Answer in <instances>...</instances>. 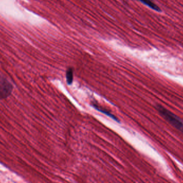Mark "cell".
Returning a JSON list of instances; mask_svg holds the SVG:
<instances>
[{
    "mask_svg": "<svg viewBox=\"0 0 183 183\" xmlns=\"http://www.w3.org/2000/svg\"><path fill=\"white\" fill-rule=\"evenodd\" d=\"M139 1H140L142 3H144V5H146L147 6L151 8V9H152L158 11V12L160 10V8L150 0H139Z\"/></svg>",
    "mask_w": 183,
    "mask_h": 183,
    "instance_id": "5b68a950",
    "label": "cell"
},
{
    "mask_svg": "<svg viewBox=\"0 0 183 183\" xmlns=\"http://www.w3.org/2000/svg\"><path fill=\"white\" fill-rule=\"evenodd\" d=\"M13 90L12 84L5 77L0 75V100L9 97Z\"/></svg>",
    "mask_w": 183,
    "mask_h": 183,
    "instance_id": "7a4b0ae2",
    "label": "cell"
},
{
    "mask_svg": "<svg viewBox=\"0 0 183 183\" xmlns=\"http://www.w3.org/2000/svg\"><path fill=\"white\" fill-rule=\"evenodd\" d=\"M160 115L177 130L183 133V120L175 114L160 104L156 106Z\"/></svg>",
    "mask_w": 183,
    "mask_h": 183,
    "instance_id": "6da1fadb",
    "label": "cell"
},
{
    "mask_svg": "<svg viewBox=\"0 0 183 183\" xmlns=\"http://www.w3.org/2000/svg\"><path fill=\"white\" fill-rule=\"evenodd\" d=\"M92 107H93L94 109H96L97 111L101 112L102 114H106V115H107V116H109L110 118H111V119H114V120L116 121H117L118 123H119V121L118 120V119L116 117L114 116V114H111L110 112L107 111L106 110H104V109L101 108L100 107H98L97 105L95 104H92Z\"/></svg>",
    "mask_w": 183,
    "mask_h": 183,
    "instance_id": "3957f363",
    "label": "cell"
},
{
    "mask_svg": "<svg viewBox=\"0 0 183 183\" xmlns=\"http://www.w3.org/2000/svg\"><path fill=\"white\" fill-rule=\"evenodd\" d=\"M66 79H67V83L69 85H71L72 83L74 80V70L72 68H69L67 70Z\"/></svg>",
    "mask_w": 183,
    "mask_h": 183,
    "instance_id": "277c9868",
    "label": "cell"
}]
</instances>
